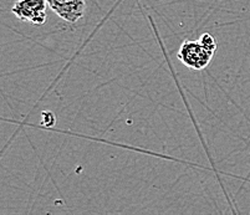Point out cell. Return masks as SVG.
I'll use <instances>...</instances> for the list:
<instances>
[{
  "instance_id": "1",
  "label": "cell",
  "mask_w": 250,
  "mask_h": 215,
  "mask_svg": "<svg viewBox=\"0 0 250 215\" xmlns=\"http://www.w3.org/2000/svg\"><path fill=\"white\" fill-rule=\"evenodd\" d=\"M214 53L207 49L198 40H186L179 46L177 58L182 64L192 70H204L212 61Z\"/></svg>"
},
{
  "instance_id": "2",
  "label": "cell",
  "mask_w": 250,
  "mask_h": 215,
  "mask_svg": "<svg viewBox=\"0 0 250 215\" xmlns=\"http://www.w3.org/2000/svg\"><path fill=\"white\" fill-rule=\"evenodd\" d=\"M47 8V0H17L11 8V13L21 21L42 26L46 21Z\"/></svg>"
},
{
  "instance_id": "3",
  "label": "cell",
  "mask_w": 250,
  "mask_h": 215,
  "mask_svg": "<svg viewBox=\"0 0 250 215\" xmlns=\"http://www.w3.org/2000/svg\"><path fill=\"white\" fill-rule=\"evenodd\" d=\"M49 8L70 24L83 19L86 13V0H47Z\"/></svg>"
},
{
  "instance_id": "4",
  "label": "cell",
  "mask_w": 250,
  "mask_h": 215,
  "mask_svg": "<svg viewBox=\"0 0 250 215\" xmlns=\"http://www.w3.org/2000/svg\"><path fill=\"white\" fill-rule=\"evenodd\" d=\"M199 41L204 45L208 50L215 53V50H217V41L213 38V35H210L209 33H204L202 34V36H199Z\"/></svg>"
},
{
  "instance_id": "5",
  "label": "cell",
  "mask_w": 250,
  "mask_h": 215,
  "mask_svg": "<svg viewBox=\"0 0 250 215\" xmlns=\"http://www.w3.org/2000/svg\"><path fill=\"white\" fill-rule=\"evenodd\" d=\"M56 122V118H55V115L52 112H50V111H44L42 112V123L45 124V126H54Z\"/></svg>"
}]
</instances>
